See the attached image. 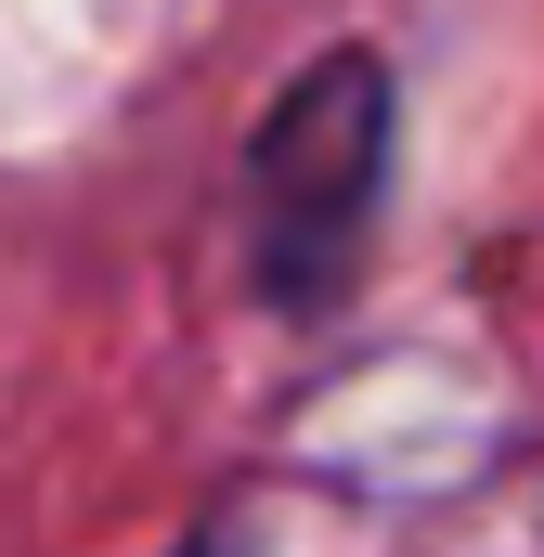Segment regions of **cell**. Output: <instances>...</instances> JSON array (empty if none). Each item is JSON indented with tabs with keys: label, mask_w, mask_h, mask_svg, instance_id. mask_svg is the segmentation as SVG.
I'll list each match as a JSON object with an SVG mask.
<instances>
[{
	"label": "cell",
	"mask_w": 544,
	"mask_h": 557,
	"mask_svg": "<svg viewBox=\"0 0 544 557\" xmlns=\"http://www.w3.org/2000/svg\"><path fill=\"white\" fill-rule=\"evenodd\" d=\"M390 195V65L311 52L247 131V273L285 311H324Z\"/></svg>",
	"instance_id": "6da1fadb"
}]
</instances>
